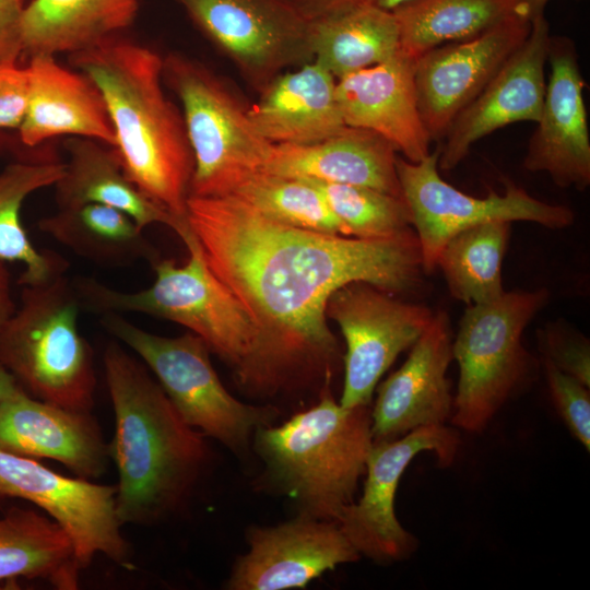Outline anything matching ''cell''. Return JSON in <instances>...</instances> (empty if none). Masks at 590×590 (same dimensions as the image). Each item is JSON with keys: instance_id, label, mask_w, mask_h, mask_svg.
<instances>
[{"instance_id": "cell-1", "label": "cell", "mask_w": 590, "mask_h": 590, "mask_svg": "<svg viewBox=\"0 0 590 590\" xmlns=\"http://www.w3.org/2000/svg\"><path fill=\"white\" fill-rule=\"evenodd\" d=\"M186 205L209 268L259 327L244 385L258 396L329 382L338 344L326 305L338 288L364 282L402 293L418 287L425 272L414 228L364 239L285 225L233 196H189Z\"/></svg>"}, {"instance_id": "cell-2", "label": "cell", "mask_w": 590, "mask_h": 590, "mask_svg": "<svg viewBox=\"0 0 590 590\" xmlns=\"http://www.w3.org/2000/svg\"><path fill=\"white\" fill-rule=\"evenodd\" d=\"M103 362L115 414L108 446L118 473L116 511L122 524H153L177 510L197 484L208 462L204 435L121 345L110 342Z\"/></svg>"}, {"instance_id": "cell-3", "label": "cell", "mask_w": 590, "mask_h": 590, "mask_svg": "<svg viewBox=\"0 0 590 590\" xmlns=\"http://www.w3.org/2000/svg\"><path fill=\"white\" fill-rule=\"evenodd\" d=\"M69 61L102 93L127 177L187 223L194 161L181 109L164 91L163 57L115 35L69 55Z\"/></svg>"}, {"instance_id": "cell-4", "label": "cell", "mask_w": 590, "mask_h": 590, "mask_svg": "<svg viewBox=\"0 0 590 590\" xmlns=\"http://www.w3.org/2000/svg\"><path fill=\"white\" fill-rule=\"evenodd\" d=\"M373 442L369 405L343 408L328 386L314 406L253 435L267 483L300 515L335 522L354 502Z\"/></svg>"}, {"instance_id": "cell-5", "label": "cell", "mask_w": 590, "mask_h": 590, "mask_svg": "<svg viewBox=\"0 0 590 590\" xmlns=\"http://www.w3.org/2000/svg\"><path fill=\"white\" fill-rule=\"evenodd\" d=\"M180 238L189 251L184 266L158 258L151 264L154 282L135 292L115 290L93 278H75L72 284L80 304L101 315L140 312L179 323L231 366L244 386L259 353V327L209 268L190 227Z\"/></svg>"}, {"instance_id": "cell-6", "label": "cell", "mask_w": 590, "mask_h": 590, "mask_svg": "<svg viewBox=\"0 0 590 590\" xmlns=\"http://www.w3.org/2000/svg\"><path fill=\"white\" fill-rule=\"evenodd\" d=\"M80 305L64 274L23 286L20 307L0 331V363L32 397L91 412L96 375L93 350L79 330Z\"/></svg>"}, {"instance_id": "cell-7", "label": "cell", "mask_w": 590, "mask_h": 590, "mask_svg": "<svg viewBox=\"0 0 590 590\" xmlns=\"http://www.w3.org/2000/svg\"><path fill=\"white\" fill-rule=\"evenodd\" d=\"M546 288L505 292L498 299L468 305L452 340L459 381L451 423L470 433L492 418L532 376L535 361L522 333L546 305Z\"/></svg>"}, {"instance_id": "cell-8", "label": "cell", "mask_w": 590, "mask_h": 590, "mask_svg": "<svg viewBox=\"0 0 590 590\" xmlns=\"http://www.w3.org/2000/svg\"><path fill=\"white\" fill-rule=\"evenodd\" d=\"M163 80L178 97L194 169L189 196H225L262 170L273 146L243 99L210 68L180 52L163 57Z\"/></svg>"}, {"instance_id": "cell-9", "label": "cell", "mask_w": 590, "mask_h": 590, "mask_svg": "<svg viewBox=\"0 0 590 590\" xmlns=\"http://www.w3.org/2000/svg\"><path fill=\"white\" fill-rule=\"evenodd\" d=\"M99 321L145 363L180 417L204 436L241 452L258 428L273 425L278 410L234 398L212 366L210 349L194 333L154 334L116 312L103 314Z\"/></svg>"}, {"instance_id": "cell-10", "label": "cell", "mask_w": 590, "mask_h": 590, "mask_svg": "<svg viewBox=\"0 0 590 590\" xmlns=\"http://www.w3.org/2000/svg\"><path fill=\"white\" fill-rule=\"evenodd\" d=\"M438 158L439 150L416 163L397 157L402 196L412 213L425 272L436 268L445 244L470 227L494 221H526L562 229L574 222L575 214L568 206L541 201L510 181H505L502 194L489 190L482 198L469 196L440 177Z\"/></svg>"}, {"instance_id": "cell-11", "label": "cell", "mask_w": 590, "mask_h": 590, "mask_svg": "<svg viewBox=\"0 0 590 590\" xmlns=\"http://www.w3.org/2000/svg\"><path fill=\"white\" fill-rule=\"evenodd\" d=\"M261 93L291 66L312 61L310 23L292 0H175Z\"/></svg>"}, {"instance_id": "cell-12", "label": "cell", "mask_w": 590, "mask_h": 590, "mask_svg": "<svg viewBox=\"0 0 590 590\" xmlns=\"http://www.w3.org/2000/svg\"><path fill=\"white\" fill-rule=\"evenodd\" d=\"M433 315L426 306L402 302L364 282L333 292L326 316L339 326L346 344L339 403L347 409L369 405L381 376L412 347Z\"/></svg>"}, {"instance_id": "cell-13", "label": "cell", "mask_w": 590, "mask_h": 590, "mask_svg": "<svg viewBox=\"0 0 590 590\" xmlns=\"http://www.w3.org/2000/svg\"><path fill=\"white\" fill-rule=\"evenodd\" d=\"M459 446V432L446 424L423 426L396 439L373 442L362 496L345 507L338 520L361 556L392 563L416 551L418 540L402 527L394 512L400 479L424 451L434 452L439 465H450Z\"/></svg>"}, {"instance_id": "cell-14", "label": "cell", "mask_w": 590, "mask_h": 590, "mask_svg": "<svg viewBox=\"0 0 590 590\" xmlns=\"http://www.w3.org/2000/svg\"><path fill=\"white\" fill-rule=\"evenodd\" d=\"M0 495L28 500L70 535L85 569L97 554L132 569L116 511V486L61 475L36 459L0 449Z\"/></svg>"}, {"instance_id": "cell-15", "label": "cell", "mask_w": 590, "mask_h": 590, "mask_svg": "<svg viewBox=\"0 0 590 590\" xmlns=\"http://www.w3.org/2000/svg\"><path fill=\"white\" fill-rule=\"evenodd\" d=\"M530 28V20L512 13L473 38L440 45L415 59L417 106L432 141L445 137Z\"/></svg>"}, {"instance_id": "cell-16", "label": "cell", "mask_w": 590, "mask_h": 590, "mask_svg": "<svg viewBox=\"0 0 590 590\" xmlns=\"http://www.w3.org/2000/svg\"><path fill=\"white\" fill-rule=\"evenodd\" d=\"M249 550L236 559L225 583L229 590L303 589L361 554L335 521L298 515L272 527H251Z\"/></svg>"}, {"instance_id": "cell-17", "label": "cell", "mask_w": 590, "mask_h": 590, "mask_svg": "<svg viewBox=\"0 0 590 590\" xmlns=\"http://www.w3.org/2000/svg\"><path fill=\"white\" fill-rule=\"evenodd\" d=\"M551 36L544 14L531 21L526 40L449 127L439 150L440 169L457 167L475 142L494 131L515 122L539 120Z\"/></svg>"}, {"instance_id": "cell-18", "label": "cell", "mask_w": 590, "mask_h": 590, "mask_svg": "<svg viewBox=\"0 0 590 590\" xmlns=\"http://www.w3.org/2000/svg\"><path fill=\"white\" fill-rule=\"evenodd\" d=\"M548 82L523 167L544 172L555 185L579 191L590 185V137L577 48L566 36H551Z\"/></svg>"}, {"instance_id": "cell-19", "label": "cell", "mask_w": 590, "mask_h": 590, "mask_svg": "<svg viewBox=\"0 0 590 590\" xmlns=\"http://www.w3.org/2000/svg\"><path fill=\"white\" fill-rule=\"evenodd\" d=\"M452 361V333L446 311H438L412 345L403 365L377 390L371 410L374 441L391 440L409 432L445 424L453 397L447 370Z\"/></svg>"}, {"instance_id": "cell-20", "label": "cell", "mask_w": 590, "mask_h": 590, "mask_svg": "<svg viewBox=\"0 0 590 590\" xmlns=\"http://www.w3.org/2000/svg\"><path fill=\"white\" fill-rule=\"evenodd\" d=\"M0 449L32 459H52L75 476H102L109 446L91 412L51 404L23 388L0 404Z\"/></svg>"}, {"instance_id": "cell-21", "label": "cell", "mask_w": 590, "mask_h": 590, "mask_svg": "<svg viewBox=\"0 0 590 590\" xmlns=\"http://www.w3.org/2000/svg\"><path fill=\"white\" fill-rule=\"evenodd\" d=\"M415 59L391 58L337 80L335 95L346 126L374 131L410 162L425 158L432 139L421 118Z\"/></svg>"}, {"instance_id": "cell-22", "label": "cell", "mask_w": 590, "mask_h": 590, "mask_svg": "<svg viewBox=\"0 0 590 590\" xmlns=\"http://www.w3.org/2000/svg\"><path fill=\"white\" fill-rule=\"evenodd\" d=\"M27 105L19 127L21 141L35 146L54 137H83L115 145L108 110L97 86L55 56L30 58Z\"/></svg>"}, {"instance_id": "cell-23", "label": "cell", "mask_w": 590, "mask_h": 590, "mask_svg": "<svg viewBox=\"0 0 590 590\" xmlns=\"http://www.w3.org/2000/svg\"><path fill=\"white\" fill-rule=\"evenodd\" d=\"M397 149L374 131L345 126L311 144H273L262 170L288 177L373 188L403 198Z\"/></svg>"}, {"instance_id": "cell-24", "label": "cell", "mask_w": 590, "mask_h": 590, "mask_svg": "<svg viewBox=\"0 0 590 590\" xmlns=\"http://www.w3.org/2000/svg\"><path fill=\"white\" fill-rule=\"evenodd\" d=\"M337 79L316 61L278 75L249 106L256 130L272 144H311L340 132Z\"/></svg>"}, {"instance_id": "cell-25", "label": "cell", "mask_w": 590, "mask_h": 590, "mask_svg": "<svg viewBox=\"0 0 590 590\" xmlns=\"http://www.w3.org/2000/svg\"><path fill=\"white\" fill-rule=\"evenodd\" d=\"M63 146L66 170L54 185L59 209L98 203L125 212L143 229L165 224L180 236L188 227L127 177L114 148L83 137H70Z\"/></svg>"}, {"instance_id": "cell-26", "label": "cell", "mask_w": 590, "mask_h": 590, "mask_svg": "<svg viewBox=\"0 0 590 590\" xmlns=\"http://www.w3.org/2000/svg\"><path fill=\"white\" fill-rule=\"evenodd\" d=\"M138 8V0H33L22 17L23 54L85 50L129 27Z\"/></svg>"}, {"instance_id": "cell-27", "label": "cell", "mask_w": 590, "mask_h": 590, "mask_svg": "<svg viewBox=\"0 0 590 590\" xmlns=\"http://www.w3.org/2000/svg\"><path fill=\"white\" fill-rule=\"evenodd\" d=\"M82 570L70 535L49 516L14 507L0 518V582L40 579L75 590Z\"/></svg>"}, {"instance_id": "cell-28", "label": "cell", "mask_w": 590, "mask_h": 590, "mask_svg": "<svg viewBox=\"0 0 590 590\" xmlns=\"http://www.w3.org/2000/svg\"><path fill=\"white\" fill-rule=\"evenodd\" d=\"M312 60L337 80L382 62L400 50L392 11L365 1L310 23Z\"/></svg>"}, {"instance_id": "cell-29", "label": "cell", "mask_w": 590, "mask_h": 590, "mask_svg": "<svg viewBox=\"0 0 590 590\" xmlns=\"http://www.w3.org/2000/svg\"><path fill=\"white\" fill-rule=\"evenodd\" d=\"M66 163L51 157L22 160L0 172V260L24 266L22 286L45 283L68 268L67 261L51 250H37L21 221V209L31 193L54 186L64 174Z\"/></svg>"}, {"instance_id": "cell-30", "label": "cell", "mask_w": 590, "mask_h": 590, "mask_svg": "<svg viewBox=\"0 0 590 590\" xmlns=\"http://www.w3.org/2000/svg\"><path fill=\"white\" fill-rule=\"evenodd\" d=\"M38 228L76 255L104 266L151 264L160 256L132 217L113 206L87 203L59 209L42 219Z\"/></svg>"}, {"instance_id": "cell-31", "label": "cell", "mask_w": 590, "mask_h": 590, "mask_svg": "<svg viewBox=\"0 0 590 590\" xmlns=\"http://www.w3.org/2000/svg\"><path fill=\"white\" fill-rule=\"evenodd\" d=\"M400 50L412 59L473 38L514 12L512 0H414L394 9Z\"/></svg>"}, {"instance_id": "cell-32", "label": "cell", "mask_w": 590, "mask_h": 590, "mask_svg": "<svg viewBox=\"0 0 590 590\" xmlns=\"http://www.w3.org/2000/svg\"><path fill=\"white\" fill-rule=\"evenodd\" d=\"M510 227V222H488L464 229L445 244L436 267L440 268L452 297L477 305L504 295L502 264Z\"/></svg>"}, {"instance_id": "cell-33", "label": "cell", "mask_w": 590, "mask_h": 590, "mask_svg": "<svg viewBox=\"0 0 590 590\" xmlns=\"http://www.w3.org/2000/svg\"><path fill=\"white\" fill-rule=\"evenodd\" d=\"M225 196H233L285 225L349 236L320 190L304 178L258 170L244 178Z\"/></svg>"}, {"instance_id": "cell-34", "label": "cell", "mask_w": 590, "mask_h": 590, "mask_svg": "<svg viewBox=\"0 0 590 590\" xmlns=\"http://www.w3.org/2000/svg\"><path fill=\"white\" fill-rule=\"evenodd\" d=\"M307 180L320 190L350 237L380 239L413 228L404 198L368 187Z\"/></svg>"}, {"instance_id": "cell-35", "label": "cell", "mask_w": 590, "mask_h": 590, "mask_svg": "<svg viewBox=\"0 0 590 590\" xmlns=\"http://www.w3.org/2000/svg\"><path fill=\"white\" fill-rule=\"evenodd\" d=\"M542 359L590 387L589 340L568 323L554 321L538 332Z\"/></svg>"}, {"instance_id": "cell-36", "label": "cell", "mask_w": 590, "mask_h": 590, "mask_svg": "<svg viewBox=\"0 0 590 590\" xmlns=\"http://www.w3.org/2000/svg\"><path fill=\"white\" fill-rule=\"evenodd\" d=\"M543 361L553 404L570 434L586 449H590L589 387Z\"/></svg>"}, {"instance_id": "cell-37", "label": "cell", "mask_w": 590, "mask_h": 590, "mask_svg": "<svg viewBox=\"0 0 590 590\" xmlns=\"http://www.w3.org/2000/svg\"><path fill=\"white\" fill-rule=\"evenodd\" d=\"M26 68L0 66V128H19L27 105Z\"/></svg>"}, {"instance_id": "cell-38", "label": "cell", "mask_w": 590, "mask_h": 590, "mask_svg": "<svg viewBox=\"0 0 590 590\" xmlns=\"http://www.w3.org/2000/svg\"><path fill=\"white\" fill-rule=\"evenodd\" d=\"M22 0H0V66H16L23 54Z\"/></svg>"}, {"instance_id": "cell-39", "label": "cell", "mask_w": 590, "mask_h": 590, "mask_svg": "<svg viewBox=\"0 0 590 590\" xmlns=\"http://www.w3.org/2000/svg\"><path fill=\"white\" fill-rule=\"evenodd\" d=\"M365 1L367 0H293L309 20L333 14Z\"/></svg>"}, {"instance_id": "cell-40", "label": "cell", "mask_w": 590, "mask_h": 590, "mask_svg": "<svg viewBox=\"0 0 590 590\" xmlns=\"http://www.w3.org/2000/svg\"><path fill=\"white\" fill-rule=\"evenodd\" d=\"M16 306L12 298L10 274L5 262L0 260V331L14 312Z\"/></svg>"}, {"instance_id": "cell-41", "label": "cell", "mask_w": 590, "mask_h": 590, "mask_svg": "<svg viewBox=\"0 0 590 590\" xmlns=\"http://www.w3.org/2000/svg\"><path fill=\"white\" fill-rule=\"evenodd\" d=\"M548 0H512L514 12L532 21L543 15Z\"/></svg>"}, {"instance_id": "cell-42", "label": "cell", "mask_w": 590, "mask_h": 590, "mask_svg": "<svg viewBox=\"0 0 590 590\" xmlns=\"http://www.w3.org/2000/svg\"><path fill=\"white\" fill-rule=\"evenodd\" d=\"M20 388L13 374L0 363V404Z\"/></svg>"}, {"instance_id": "cell-43", "label": "cell", "mask_w": 590, "mask_h": 590, "mask_svg": "<svg viewBox=\"0 0 590 590\" xmlns=\"http://www.w3.org/2000/svg\"><path fill=\"white\" fill-rule=\"evenodd\" d=\"M369 3L375 4L381 9L393 11L394 9L412 2L414 0H367Z\"/></svg>"}, {"instance_id": "cell-44", "label": "cell", "mask_w": 590, "mask_h": 590, "mask_svg": "<svg viewBox=\"0 0 590 590\" xmlns=\"http://www.w3.org/2000/svg\"><path fill=\"white\" fill-rule=\"evenodd\" d=\"M1 498H3V497L0 495V500H1Z\"/></svg>"}, {"instance_id": "cell-45", "label": "cell", "mask_w": 590, "mask_h": 590, "mask_svg": "<svg viewBox=\"0 0 590 590\" xmlns=\"http://www.w3.org/2000/svg\"><path fill=\"white\" fill-rule=\"evenodd\" d=\"M293 1V0H292Z\"/></svg>"}]
</instances>
